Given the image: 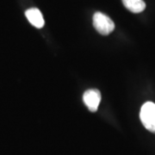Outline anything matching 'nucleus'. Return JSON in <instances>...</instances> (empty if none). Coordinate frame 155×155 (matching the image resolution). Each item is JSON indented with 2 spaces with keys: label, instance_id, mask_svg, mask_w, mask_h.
Masks as SVG:
<instances>
[{
  "label": "nucleus",
  "instance_id": "nucleus-1",
  "mask_svg": "<svg viewBox=\"0 0 155 155\" xmlns=\"http://www.w3.org/2000/svg\"><path fill=\"white\" fill-rule=\"evenodd\" d=\"M140 118L148 131L155 134V104L147 102L142 105L140 112Z\"/></svg>",
  "mask_w": 155,
  "mask_h": 155
},
{
  "label": "nucleus",
  "instance_id": "nucleus-2",
  "mask_svg": "<svg viewBox=\"0 0 155 155\" xmlns=\"http://www.w3.org/2000/svg\"><path fill=\"white\" fill-rule=\"evenodd\" d=\"M93 26L103 35H108L115 29V23L108 16L101 12H96L93 16Z\"/></svg>",
  "mask_w": 155,
  "mask_h": 155
},
{
  "label": "nucleus",
  "instance_id": "nucleus-3",
  "mask_svg": "<svg viewBox=\"0 0 155 155\" xmlns=\"http://www.w3.org/2000/svg\"><path fill=\"white\" fill-rule=\"evenodd\" d=\"M83 100L89 110L96 112L101 102V93L97 89H90L84 93Z\"/></svg>",
  "mask_w": 155,
  "mask_h": 155
},
{
  "label": "nucleus",
  "instance_id": "nucleus-4",
  "mask_svg": "<svg viewBox=\"0 0 155 155\" xmlns=\"http://www.w3.org/2000/svg\"><path fill=\"white\" fill-rule=\"evenodd\" d=\"M25 16L34 27L41 28L44 26V18L41 12L37 8H31L25 11Z\"/></svg>",
  "mask_w": 155,
  "mask_h": 155
},
{
  "label": "nucleus",
  "instance_id": "nucleus-5",
  "mask_svg": "<svg viewBox=\"0 0 155 155\" xmlns=\"http://www.w3.org/2000/svg\"><path fill=\"white\" fill-rule=\"evenodd\" d=\"M123 5L133 13H140L146 9L143 0H122Z\"/></svg>",
  "mask_w": 155,
  "mask_h": 155
}]
</instances>
